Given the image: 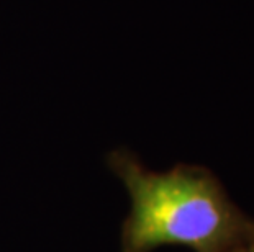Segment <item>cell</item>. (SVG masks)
<instances>
[{
    "instance_id": "6da1fadb",
    "label": "cell",
    "mask_w": 254,
    "mask_h": 252,
    "mask_svg": "<svg viewBox=\"0 0 254 252\" xmlns=\"http://www.w3.org/2000/svg\"><path fill=\"white\" fill-rule=\"evenodd\" d=\"M129 195L122 252L187 246L193 252H230L254 239V221L238 208L212 170L177 164L154 172L128 149L107 157Z\"/></svg>"
},
{
    "instance_id": "7a4b0ae2",
    "label": "cell",
    "mask_w": 254,
    "mask_h": 252,
    "mask_svg": "<svg viewBox=\"0 0 254 252\" xmlns=\"http://www.w3.org/2000/svg\"><path fill=\"white\" fill-rule=\"evenodd\" d=\"M230 252H254V239L253 241H248V243L238 246V248H235L233 251Z\"/></svg>"
}]
</instances>
